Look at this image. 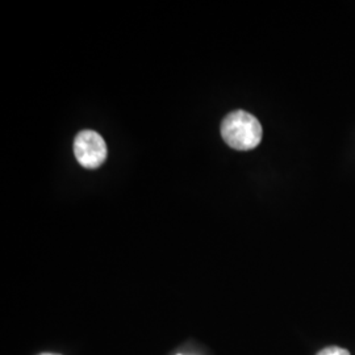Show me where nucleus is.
Listing matches in <instances>:
<instances>
[{
	"label": "nucleus",
	"mask_w": 355,
	"mask_h": 355,
	"mask_svg": "<svg viewBox=\"0 0 355 355\" xmlns=\"http://www.w3.org/2000/svg\"><path fill=\"white\" fill-rule=\"evenodd\" d=\"M221 136L232 149L248 152L259 145L262 140V127L253 114L234 111L224 119Z\"/></svg>",
	"instance_id": "nucleus-1"
},
{
	"label": "nucleus",
	"mask_w": 355,
	"mask_h": 355,
	"mask_svg": "<svg viewBox=\"0 0 355 355\" xmlns=\"http://www.w3.org/2000/svg\"><path fill=\"white\" fill-rule=\"evenodd\" d=\"M107 145L102 136L94 130H82L74 141L76 161L86 168H96L107 159Z\"/></svg>",
	"instance_id": "nucleus-2"
},
{
	"label": "nucleus",
	"mask_w": 355,
	"mask_h": 355,
	"mask_svg": "<svg viewBox=\"0 0 355 355\" xmlns=\"http://www.w3.org/2000/svg\"><path fill=\"white\" fill-rule=\"evenodd\" d=\"M318 355H350V352L343 349V347H337V346H330L327 349H322L321 352H318Z\"/></svg>",
	"instance_id": "nucleus-3"
},
{
	"label": "nucleus",
	"mask_w": 355,
	"mask_h": 355,
	"mask_svg": "<svg viewBox=\"0 0 355 355\" xmlns=\"http://www.w3.org/2000/svg\"><path fill=\"white\" fill-rule=\"evenodd\" d=\"M41 355H55V354H41Z\"/></svg>",
	"instance_id": "nucleus-4"
}]
</instances>
